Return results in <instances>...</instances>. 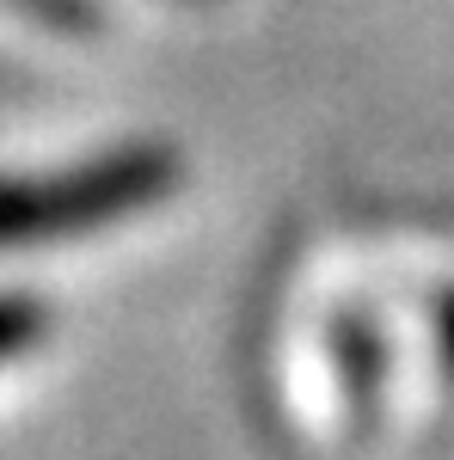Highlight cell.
Instances as JSON below:
<instances>
[{
    "label": "cell",
    "instance_id": "obj_1",
    "mask_svg": "<svg viewBox=\"0 0 454 460\" xmlns=\"http://www.w3.org/2000/svg\"><path fill=\"white\" fill-rule=\"evenodd\" d=\"M178 172L184 166L166 142H123L56 172L0 178V252L105 234L117 221L166 203L178 190Z\"/></svg>",
    "mask_w": 454,
    "mask_h": 460
},
{
    "label": "cell",
    "instance_id": "obj_3",
    "mask_svg": "<svg viewBox=\"0 0 454 460\" xmlns=\"http://www.w3.org/2000/svg\"><path fill=\"white\" fill-rule=\"evenodd\" d=\"M436 344H442V362H449V375H454V288L436 295Z\"/></svg>",
    "mask_w": 454,
    "mask_h": 460
},
{
    "label": "cell",
    "instance_id": "obj_2",
    "mask_svg": "<svg viewBox=\"0 0 454 460\" xmlns=\"http://www.w3.org/2000/svg\"><path fill=\"white\" fill-rule=\"evenodd\" d=\"M49 325H56V314H49L43 295H31V288H0V368L19 362L25 350H37L49 338Z\"/></svg>",
    "mask_w": 454,
    "mask_h": 460
}]
</instances>
